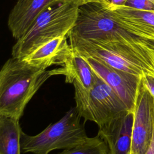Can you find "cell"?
Returning a JSON list of instances; mask_svg holds the SVG:
<instances>
[{"instance_id":"13","label":"cell","mask_w":154,"mask_h":154,"mask_svg":"<svg viewBox=\"0 0 154 154\" xmlns=\"http://www.w3.org/2000/svg\"><path fill=\"white\" fill-rule=\"evenodd\" d=\"M54 75L65 76L66 83H76L82 88H91L96 81V73L87 60L73 50L69 58L61 67L52 70Z\"/></svg>"},{"instance_id":"7","label":"cell","mask_w":154,"mask_h":154,"mask_svg":"<svg viewBox=\"0 0 154 154\" xmlns=\"http://www.w3.org/2000/svg\"><path fill=\"white\" fill-rule=\"evenodd\" d=\"M154 131V98L141 77L134 109L132 138L129 154H145L152 143Z\"/></svg>"},{"instance_id":"19","label":"cell","mask_w":154,"mask_h":154,"mask_svg":"<svg viewBox=\"0 0 154 154\" xmlns=\"http://www.w3.org/2000/svg\"><path fill=\"white\" fill-rule=\"evenodd\" d=\"M74 2H75L79 7L88 4H93V3H99L100 4L102 0H72Z\"/></svg>"},{"instance_id":"9","label":"cell","mask_w":154,"mask_h":154,"mask_svg":"<svg viewBox=\"0 0 154 154\" xmlns=\"http://www.w3.org/2000/svg\"><path fill=\"white\" fill-rule=\"evenodd\" d=\"M134 112L128 111L98 126L97 135L104 141L108 154H129L131 149Z\"/></svg>"},{"instance_id":"10","label":"cell","mask_w":154,"mask_h":154,"mask_svg":"<svg viewBox=\"0 0 154 154\" xmlns=\"http://www.w3.org/2000/svg\"><path fill=\"white\" fill-rule=\"evenodd\" d=\"M69 0H17L10 11L7 25L12 37L20 38L47 9Z\"/></svg>"},{"instance_id":"17","label":"cell","mask_w":154,"mask_h":154,"mask_svg":"<svg viewBox=\"0 0 154 154\" xmlns=\"http://www.w3.org/2000/svg\"><path fill=\"white\" fill-rule=\"evenodd\" d=\"M141 79L144 85L154 98V75H145L141 76Z\"/></svg>"},{"instance_id":"5","label":"cell","mask_w":154,"mask_h":154,"mask_svg":"<svg viewBox=\"0 0 154 154\" xmlns=\"http://www.w3.org/2000/svg\"><path fill=\"white\" fill-rule=\"evenodd\" d=\"M72 32L85 39L119 42L144 45V39L129 31L119 23L101 4H88L79 7L76 25Z\"/></svg>"},{"instance_id":"4","label":"cell","mask_w":154,"mask_h":154,"mask_svg":"<svg viewBox=\"0 0 154 154\" xmlns=\"http://www.w3.org/2000/svg\"><path fill=\"white\" fill-rule=\"evenodd\" d=\"M82 117L75 107L71 108L58 121L48 126L35 135H21L23 153L49 154L57 149H70L85 143L87 137Z\"/></svg>"},{"instance_id":"2","label":"cell","mask_w":154,"mask_h":154,"mask_svg":"<svg viewBox=\"0 0 154 154\" xmlns=\"http://www.w3.org/2000/svg\"><path fill=\"white\" fill-rule=\"evenodd\" d=\"M54 76L11 57L0 71V116L20 120L24 109L40 87Z\"/></svg>"},{"instance_id":"20","label":"cell","mask_w":154,"mask_h":154,"mask_svg":"<svg viewBox=\"0 0 154 154\" xmlns=\"http://www.w3.org/2000/svg\"><path fill=\"white\" fill-rule=\"evenodd\" d=\"M145 154H154V131H153V138L152 140V143L150 144V146L146 152Z\"/></svg>"},{"instance_id":"6","label":"cell","mask_w":154,"mask_h":154,"mask_svg":"<svg viewBox=\"0 0 154 154\" xmlns=\"http://www.w3.org/2000/svg\"><path fill=\"white\" fill-rule=\"evenodd\" d=\"M76 109L85 121L94 122L98 126L129 111L117 94L96 74L93 86L85 89L73 83Z\"/></svg>"},{"instance_id":"3","label":"cell","mask_w":154,"mask_h":154,"mask_svg":"<svg viewBox=\"0 0 154 154\" xmlns=\"http://www.w3.org/2000/svg\"><path fill=\"white\" fill-rule=\"evenodd\" d=\"M79 7L73 1L55 5L42 13L12 47L11 57L21 60L41 45L68 37L74 28Z\"/></svg>"},{"instance_id":"1","label":"cell","mask_w":154,"mask_h":154,"mask_svg":"<svg viewBox=\"0 0 154 154\" xmlns=\"http://www.w3.org/2000/svg\"><path fill=\"white\" fill-rule=\"evenodd\" d=\"M68 38L73 51L91 57L119 70L140 76L154 75V50L147 44L134 45L119 42L88 40L72 31Z\"/></svg>"},{"instance_id":"18","label":"cell","mask_w":154,"mask_h":154,"mask_svg":"<svg viewBox=\"0 0 154 154\" xmlns=\"http://www.w3.org/2000/svg\"><path fill=\"white\" fill-rule=\"evenodd\" d=\"M128 0H102L101 4L105 6L125 5Z\"/></svg>"},{"instance_id":"22","label":"cell","mask_w":154,"mask_h":154,"mask_svg":"<svg viewBox=\"0 0 154 154\" xmlns=\"http://www.w3.org/2000/svg\"><path fill=\"white\" fill-rule=\"evenodd\" d=\"M150 1H152L153 2H154V0H150Z\"/></svg>"},{"instance_id":"11","label":"cell","mask_w":154,"mask_h":154,"mask_svg":"<svg viewBox=\"0 0 154 154\" xmlns=\"http://www.w3.org/2000/svg\"><path fill=\"white\" fill-rule=\"evenodd\" d=\"M103 6L129 31L144 39L154 40V11L125 5Z\"/></svg>"},{"instance_id":"12","label":"cell","mask_w":154,"mask_h":154,"mask_svg":"<svg viewBox=\"0 0 154 154\" xmlns=\"http://www.w3.org/2000/svg\"><path fill=\"white\" fill-rule=\"evenodd\" d=\"M66 36L52 40L35 49L21 59L34 67L46 70L53 65H63L71 56L73 49Z\"/></svg>"},{"instance_id":"14","label":"cell","mask_w":154,"mask_h":154,"mask_svg":"<svg viewBox=\"0 0 154 154\" xmlns=\"http://www.w3.org/2000/svg\"><path fill=\"white\" fill-rule=\"evenodd\" d=\"M22 132L19 119L0 116V154H20Z\"/></svg>"},{"instance_id":"8","label":"cell","mask_w":154,"mask_h":154,"mask_svg":"<svg viewBox=\"0 0 154 154\" xmlns=\"http://www.w3.org/2000/svg\"><path fill=\"white\" fill-rule=\"evenodd\" d=\"M83 57L94 72L117 94L128 109L134 112L141 76L117 70L91 57Z\"/></svg>"},{"instance_id":"15","label":"cell","mask_w":154,"mask_h":154,"mask_svg":"<svg viewBox=\"0 0 154 154\" xmlns=\"http://www.w3.org/2000/svg\"><path fill=\"white\" fill-rule=\"evenodd\" d=\"M57 154H108V150L104 141L97 135L80 145Z\"/></svg>"},{"instance_id":"21","label":"cell","mask_w":154,"mask_h":154,"mask_svg":"<svg viewBox=\"0 0 154 154\" xmlns=\"http://www.w3.org/2000/svg\"><path fill=\"white\" fill-rule=\"evenodd\" d=\"M150 44H151V46H152V47L153 48V49L154 50V40H152L151 42H150Z\"/></svg>"},{"instance_id":"16","label":"cell","mask_w":154,"mask_h":154,"mask_svg":"<svg viewBox=\"0 0 154 154\" xmlns=\"http://www.w3.org/2000/svg\"><path fill=\"white\" fill-rule=\"evenodd\" d=\"M125 5L138 10L154 11V2L150 0H128Z\"/></svg>"}]
</instances>
